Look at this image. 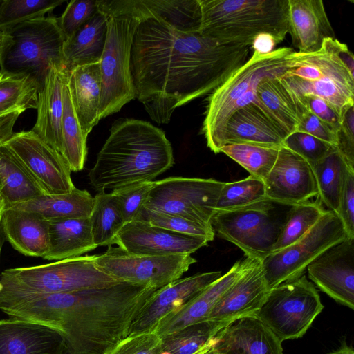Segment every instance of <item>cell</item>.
Listing matches in <instances>:
<instances>
[{
  "instance_id": "f5cc1de1",
  "label": "cell",
  "mask_w": 354,
  "mask_h": 354,
  "mask_svg": "<svg viewBox=\"0 0 354 354\" xmlns=\"http://www.w3.org/2000/svg\"><path fill=\"white\" fill-rule=\"evenodd\" d=\"M327 354H354V351L352 346H348L346 341L343 340L339 348Z\"/></svg>"
},
{
  "instance_id": "f6af8a7d",
  "label": "cell",
  "mask_w": 354,
  "mask_h": 354,
  "mask_svg": "<svg viewBox=\"0 0 354 354\" xmlns=\"http://www.w3.org/2000/svg\"><path fill=\"white\" fill-rule=\"evenodd\" d=\"M98 10V0H72L60 17L59 26L66 39L86 24Z\"/></svg>"
},
{
  "instance_id": "6f0895ef",
  "label": "cell",
  "mask_w": 354,
  "mask_h": 354,
  "mask_svg": "<svg viewBox=\"0 0 354 354\" xmlns=\"http://www.w3.org/2000/svg\"><path fill=\"white\" fill-rule=\"evenodd\" d=\"M135 354H153V353L151 351L142 350L136 353Z\"/></svg>"
},
{
  "instance_id": "816d5d0a",
  "label": "cell",
  "mask_w": 354,
  "mask_h": 354,
  "mask_svg": "<svg viewBox=\"0 0 354 354\" xmlns=\"http://www.w3.org/2000/svg\"><path fill=\"white\" fill-rule=\"evenodd\" d=\"M277 44L278 43L272 35L261 34L254 38L251 47L253 51L260 54H268L273 51Z\"/></svg>"
},
{
  "instance_id": "e575fe53",
  "label": "cell",
  "mask_w": 354,
  "mask_h": 354,
  "mask_svg": "<svg viewBox=\"0 0 354 354\" xmlns=\"http://www.w3.org/2000/svg\"><path fill=\"white\" fill-rule=\"evenodd\" d=\"M315 178L319 202L337 214L346 172L348 169L337 151L310 165Z\"/></svg>"
},
{
  "instance_id": "8992f818",
  "label": "cell",
  "mask_w": 354,
  "mask_h": 354,
  "mask_svg": "<svg viewBox=\"0 0 354 354\" xmlns=\"http://www.w3.org/2000/svg\"><path fill=\"white\" fill-rule=\"evenodd\" d=\"M344 46L328 39L316 53L297 52L292 68L279 78L296 97L315 95L326 101L341 120L354 106V71L342 57Z\"/></svg>"
},
{
  "instance_id": "e0dca14e",
  "label": "cell",
  "mask_w": 354,
  "mask_h": 354,
  "mask_svg": "<svg viewBox=\"0 0 354 354\" xmlns=\"http://www.w3.org/2000/svg\"><path fill=\"white\" fill-rule=\"evenodd\" d=\"M266 197L275 202L294 205L317 196L318 189L310 165L283 146L263 180Z\"/></svg>"
},
{
  "instance_id": "1f68e13d",
  "label": "cell",
  "mask_w": 354,
  "mask_h": 354,
  "mask_svg": "<svg viewBox=\"0 0 354 354\" xmlns=\"http://www.w3.org/2000/svg\"><path fill=\"white\" fill-rule=\"evenodd\" d=\"M0 180L5 209L45 194L12 150L0 145Z\"/></svg>"
},
{
  "instance_id": "30bf717a",
  "label": "cell",
  "mask_w": 354,
  "mask_h": 354,
  "mask_svg": "<svg viewBox=\"0 0 354 354\" xmlns=\"http://www.w3.org/2000/svg\"><path fill=\"white\" fill-rule=\"evenodd\" d=\"M323 308L318 291L303 274L270 289L256 317L282 343L303 337Z\"/></svg>"
},
{
  "instance_id": "ba28073f",
  "label": "cell",
  "mask_w": 354,
  "mask_h": 354,
  "mask_svg": "<svg viewBox=\"0 0 354 354\" xmlns=\"http://www.w3.org/2000/svg\"><path fill=\"white\" fill-rule=\"evenodd\" d=\"M0 73L8 76H26L43 87L51 67L65 69L63 48L66 37L58 18L48 16L18 24L3 32Z\"/></svg>"
},
{
  "instance_id": "bcb514c9",
  "label": "cell",
  "mask_w": 354,
  "mask_h": 354,
  "mask_svg": "<svg viewBox=\"0 0 354 354\" xmlns=\"http://www.w3.org/2000/svg\"><path fill=\"white\" fill-rule=\"evenodd\" d=\"M336 149L348 169L354 171V106L342 118Z\"/></svg>"
},
{
  "instance_id": "6125c7cd",
  "label": "cell",
  "mask_w": 354,
  "mask_h": 354,
  "mask_svg": "<svg viewBox=\"0 0 354 354\" xmlns=\"http://www.w3.org/2000/svg\"><path fill=\"white\" fill-rule=\"evenodd\" d=\"M2 1H3V0H0V6H1Z\"/></svg>"
},
{
  "instance_id": "4fadbf2b",
  "label": "cell",
  "mask_w": 354,
  "mask_h": 354,
  "mask_svg": "<svg viewBox=\"0 0 354 354\" xmlns=\"http://www.w3.org/2000/svg\"><path fill=\"white\" fill-rule=\"evenodd\" d=\"M196 261L190 254L137 255L112 245L95 254L97 266L115 279L158 289L178 279Z\"/></svg>"
},
{
  "instance_id": "f907efd6",
  "label": "cell",
  "mask_w": 354,
  "mask_h": 354,
  "mask_svg": "<svg viewBox=\"0 0 354 354\" xmlns=\"http://www.w3.org/2000/svg\"><path fill=\"white\" fill-rule=\"evenodd\" d=\"M21 113L13 112L0 117V145L12 136L14 126Z\"/></svg>"
},
{
  "instance_id": "7bdbcfd3",
  "label": "cell",
  "mask_w": 354,
  "mask_h": 354,
  "mask_svg": "<svg viewBox=\"0 0 354 354\" xmlns=\"http://www.w3.org/2000/svg\"><path fill=\"white\" fill-rule=\"evenodd\" d=\"M153 185L154 181H143L112 190L125 224L136 220Z\"/></svg>"
},
{
  "instance_id": "7dc6e473",
  "label": "cell",
  "mask_w": 354,
  "mask_h": 354,
  "mask_svg": "<svg viewBox=\"0 0 354 354\" xmlns=\"http://www.w3.org/2000/svg\"><path fill=\"white\" fill-rule=\"evenodd\" d=\"M347 236L354 238V171L347 169L342 188L338 212Z\"/></svg>"
},
{
  "instance_id": "94428289",
  "label": "cell",
  "mask_w": 354,
  "mask_h": 354,
  "mask_svg": "<svg viewBox=\"0 0 354 354\" xmlns=\"http://www.w3.org/2000/svg\"><path fill=\"white\" fill-rule=\"evenodd\" d=\"M1 187H2V185H1V181L0 180V192H1Z\"/></svg>"
},
{
  "instance_id": "d590c367",
  "label": "cell",
  "mask_w": 354,
  "mask_h": 354,
  "mask_svg": "<svg viewBox=\"0 0 354 354\" xmlns=\"http://www.w3.org/2000/svg\"><path fill=\"white\" fill-rule=\"evenodd\" d=\"M89 219L93 242L97 247L113 245L115 236L125 225L111 192H100L93 197Z\"/></svg>"
},
{
  "instance_id": "9c48e42d",
  "label": "cell",
  "mask_w": 354,
  "mask_h": 354,
  "mask_svg": "<svg viewBox=\"0 0 354 354\" xmlns=\"http://www.w3.org/2000/svg\"><path fill=\"white\" fill-rule=\"evenodd\" d=\"M292 206L266 198L216 211L210 225L215 235L234 244L246 257L263 260L272 252Z\"/></svg>"
},
{
  "instance_id": "681fc988",
  "label": "cell",
  "mask_w": 354,
  "mask_h": 354,
  "mask_svg": "<svg viewBox=\"0 0 354 354\" xmlns=\"http://www.w3.org/2000/svg\"><path fill=\"white\" fill-rule=\"evenodd\" d=\"M297 98L304 103L312 113L338 133L342 120L326 101L315 95Z\"/></svg>"
},
{
  "instance_id": "52a82bcc",
  "label": "cell",
  "mask_w": 354,
  "mask_h": 354,
  "mask_svg": "<svg viewBox=\"0 0 354 354\" xmlns=\"http://www.w3.org/2000/svg\"><path fill=\"white\" fill-rule=\"evenodd\" d=\"M296 53L290 47L279 48L268 54L253 51L241 67L211 93L202 127L211 151L220 153L227 122L244 96L264 79L283 77L292 68Z\"/></svg>"
},
{
  "instance_id": "91938a15",
  "label": "cell",
  "mask_w": 354,
  "mask_h": 354,
  "mask_svg": "<svg viewBox=\"0 0 354 354\" xmlns=\"http://www.w3.org/2000/svg\"><path fill=\"white\" fill-rule=\"evenodd\" d=\"M161 354H171V353L168 351H165V352L162 353Z\"/></svg>"
},
{
  "instance_id": "5bb4252c",
  "label": "cell",
  "mask_w": 354,
  "mask_h": 354,
  "mask_svg": "<svg viewBox=\"0 0 354 354\" xmlns=\"http://www.w3.org/2000/svg\"><path fill=\"white\" fill-rule=\"evenodd\" d=\"M4 144L16 155L45 194H62L75 189L71 169L60 153L30 131L13 133Z\"/></svg>"
},
{
  "instance_id": "680465c9",
  "label": "cell",
  "mask_w": 354,
  "mask_h": 354,
  "mask_svg": "<svg viewBox=\"0 0 354 354\" xmlns=\"http://www.w3.org/2000/svg\"><path fill=\"white\" fill-rule=\"evenodd\" d=\"M206 354H216V353L213 352V351H209Z\"/></svg>"
},
{
  "instance_id": "60d3db41",
  "label": "cell",
  "mask_w": 354,
  "mask_h": 354,
  "mask_svg": "<svg viewBox=\"0 0 354 354\" xmlns=\"http://www.w3.org/2000/svg\"><path fill=\"white\" fill-rule=\"evenodd\" d=\"M266 198H268L263 180L250 175L238 181L224 183L215 212L239 208Z\"/></svg>"
},
{
  "instance_id": "f546056e",
  "label": "cell",
  "mask_w": 354,
  "mask_h": 354,
  "mask_svg": "<svg viewBox=\"0 0 354 354\" xmlns=\"http://www.w3.org/2000/svg\"><path fill=\"white\" fill-rule=\"evenodd\" d=\"M93 203V197L88 192L75 187L68 193L44 194L8 208L34 212L52 221L89 218Z\"/></svg>"
},
{
  "instance_id": "4dcf8cb0",
  "label": "cell",
  "mask_w": 354,
  "mask_h": 354,
  "mask_svg": "<svg viewBox=\"0 0 354 354\" xmlns=\"http://www.w3.org/2000/svg\"><path fill=\"white\" fill-rule=\"evenodd\" d=\"M246 257L236 261L224 274L215 280L186 306L169 324L170 330H176L204 321L225 292L252 265L254 260Z\"/></svg>"
},
{
  "instance_id": "c3c4849f",
  "label": "cell",
  "mask_w": 354,
  "mask_h": 354,
  "mask_svg": "<svg viewBox=\"0 0 354 354\" xmlns=\"http://www.w3.org/2000/svg\"><path fill=\"white\" fill-rule=\"evenodd\" d=\"M296 132L310 135L336 148L338 133L312 113L308 108L301 114V122Z\"/></svg>"
},
{
  "instance_id": "d6a6232c",
  "label": "cell",
  "mask_w": 354,
  "mask_h": 354,
  "mask_svg": "<svg viewBox=\"0 0 354 354\" xmlns=\"http://www.w3.org/2000/svg\"><path fill=\"white\" fill-rule=\"evenodd\" d=\"M142 18L158 17L178 30L200 31L199 0H130Z\"/></svg>"
},
{
  "instance_id": "5b68a950",
  "label": "cell",
  "mask_w": 354,
  "mask_h": 354,
  "mask_svg": "<svg viewBox=\"0 0 354 354\" xmlns=\"http://www.w3.org/2000/svg\"><path fill=\"white\" fill-rule=\"evenodd\" d=\"M119 282L100 270L95 254L9 268L0 275V304L35 295L106 288Z\"/></svg>"
},
{
  "instance_id": "f1b7e54d",
  "label": "cell",
  "mask_w": 354,
  "mask_h": 354,
  "mask_svg": "<svg viewBox=\"0 0 354 354\" xmlns=\"http://www.w3.org/2000/svg\"><path fill=\"white\" fill-rule=\"evenodd\" d=\"M50 247L43 259L59 261L95 249L89 218L49 221Z\"/></svg>"
},
{
  "instance_id": "cb8c5ba5",
  "label": "cell",
  "mask_w": 354,
  "mask_h": 354,
  "mask_svg": "<svg viewBox=\"0 0 354 354\" xmlns=\"http://www.w3.org/2000/svg\"><path fill=\"white\" fill-rule=\"evenodd\" d=\"M67 74L65 69L51 67L49 70L38 92L37 120L31 129L59 153L62 151V88Z\"/></svg>"
},
{
  "instance_id": "9a60e30c",
  "label": "cell",
  "mask_w": 354,
  "mask_h": 354,
  "mask_svg": "<svg viewBox=\"0 0 354 354\" xmlns=\"http://www.w3.org/2000/svg\"><path fill=\"white\" fill-rule=\"evenodd\" d=\"M309 279L337 303L354 309V238L334 245L306 268Z\"/></svg>"
},
{
  "instance_id": "4316f807",
  "label": "cell",
  "mask_w": 354,
  "mask_h": 354,
  "mask_svg": "<svg viewBox=\"0 0 354 354\" xmlns=\"http://www.w3.org/2000/svg\"><path fill=\"white\" fill-rule=\"evenodd\" d=\"M108 17L100 10L66 39L63 56L65 70L100 61L106 38Z\"/></svg>"
},
{
  "instance_id": "db71d44e",
  "label": "cell",
  "mask_w": 354,
  "mask_h": 354,
  "mask_svg": "<svg viewBox=\"0 0 354 354\" xmlns=\"http://www.w3.org/2000/svg\"><path fill=\"white\" fill-rule=\"evenodd\" d=\"M7 40V35L6 34L3 33V32L0 31V61H1V56L2 53L3 48L5 46V44Z\"/></svg>"
},
{
  "instance_id": "ffe728a7",
  "label": "cell",
  "mask_w": 354,
  "mask_h": 354,
  "mask_svg": "<svg viewBox=\"0 0 354 354\" xmlns=\"http://www.w3.org/2000/svg\"><path fill=\"white\" fill-rule=\"evenodd\" d=\"M288 33L301 54L316 53L324 40L336 39L321 0H288Z\"/></svg>"
},
{
  "instance_id": "7a4b0ae2",
  "label": "cell",
  "mask_w": 354,
  "mask_h": 354,
  "mask_svg": "<svg viewBox=\"0 0 354 354\" xmlns=\"http://www.w3.org/2000/svg\"><path fill=\"white\" fill-rule=\"evenodd\" d=\"M174 163L165 132L133 118L114 122L88 176L98 192L143 181H153Z\"/></svg>"
},
{
  "instance_id": "d6986e66",
  "label": "cell",
  "mask_w": 354,
  "mask_h": 354,
  "mask_svg": "<svg viewBox=\"0 0 354 354\" xmlns=\"http://www.w3.org/2000/svg\"><path fill=\"white\" fill-rule=\"evenodd\" d=\"M59 330L14 317L0 319V354H62L66 347Z\"/></svg>"
},
{
  "instance_id": "7c38bea8",
  "label": "cell",
  "mask_w": 354,
  "mask_h": 354,
  "mask_svg": "<svg viewBox=\"0 0 354 354\" xmlns=\"http://www.w3.org/2000/svg\"><path fill=\"white\" fill-rule=\"evenodd\" d=\"M223 184L213 178L169 177L156 180L144 207L211 225Z\"/></svg>"
},
{
  "instance_id": "ac0fdd59",
  "label": "cell",
  "mask_w": 354,
  "mask_h": 354,
  "mask_svg": "<svg viewBox=\"0 0 354 354\" xmlns=\"http://www.w3.org/2000/svg\"><path fill=\"white\" fill-rule=\"evenodd\" d=\"M269 291L261 260L254 259L220 298L204 321L223 329L239 319L256 317Z\"/></svg>"
},
{
  "instance_id": "6da1fadb",
  "label": "cell",
  "mask_w": 354,
  "mask_h": 354,
  "mask_svg": "<svg viewBox=\"0 0 354 354\" xmlns=\"http://www.w3.org/2000/svg\"><path fill=\"white\" fill-rule=\"evenodd\" d=\"M249 46L178 30L158 17L141 20L131 53L135 98L158 124L178 107L212 93L249 59Z\"/></svg>"
},
{
  "instance_id": "ee69618b",
  "label": "cell",
  "mask_w": 354,
  "mask_h": 354,
  "mask_svg": "<svg viewBox=\"0 0 354 354\" xmlns=\"http://www.w3.org/2000/svg\"><path fill=\"white\" fill-rule=\"evenodd\" d=\"M283 146L302 157L310 165L337 151L333 145L300 132H295L288 136L284 140Z\"/></svg>"
},
{
  "instance_id": "74e56055",
  "label": "cell",
  "mask_w": 354,
  "mask_h": 354,
  "mask_svg": "<svg viewBox=\"0 0 354 354\" xmlns=\"http://www.w3.org/2000/svg\"><path fill=\"white\" fill-rule=\"evenodd\" d=\"M319 201H306L291 207L272 253L299 240L325 212Z\"/></svg>"
},
{
  "instance_id": "8d00e7d4",
  "label": "cell",
  "mask_w": 354,
  "mask_h": 354,
  "mask_svg": "<svg viewBox=\"0 0 354 354\" xmlns=\"http://www.w3.org/2000/svg\"><path fill=\"white\" fill-rule=\"evenodd\" d=\"M39 86L26 76H8L0 73V117L13 112L37 109Z\"/></svg>"
},
{
  "instance_id": "836d02e7",
  "label": "cell",
  "mask_w": 354,
  "mask_h": 354,
  "mask_svg": "<svg viewBox=\"0 0 354 354\" xmlns=\"http://www.w3.org/2000/svg\"><path fill=\"white\" fill-rule=\"evenodd\" d=\"M67 77L62 88L63 113L61 124V155L71 171L84 168L86 155V138L84 136L73 109L67 85Z\"/></svg>"
},
{
  "instance_id": "b9f144b4",
  "label": "cell",
  "mask_w": 354,
  "mask_h": 354,
  "mask_svg": "<svg viewBox=\"0 0 354 354\" xmlns=\"http://www.w3.org/2000/svg\"><path fill=\"white\" fill-rule=\"evenodd\" d=\"M135 221H142L173 232L214 240L215 234L211 225L194 222L185 218L148 209L143 207Z\"/></svg>"
},
{
  "instance_id": "3957f363",
  "label": "cell",
  "mask_w": 354,
  "mask_h": 354,
  "mask_svg": "<svg viewBox=\"0 0 354 354\" xmlns=\"http://www.w3.org/2000/svg\"><path fill=\"white\" fill-rule=\"evenodd\" d=\"M200 32L222 44L251 47L261 34L279 44L288 33V0H199Z\"/></svg>"
},
{
  "instance_id": "ab89813d",
  "label": "cell",
  "mask_w": 354,
  "mask_h": 354,
  "mask_svg": "<svg viewBox=\"0 0 354 354\" xmlns=\"http://www.w3.org/2000/svg\"><path fill=\"white\" fill-rule=\"evenodd\" d=\"M64 2V0H3L0 6V31L6 32L18 24L44 17Z\"/></svg>"
},
{
  "instance_id": "f35d334b",
  "label": "cell",
  "mask_w": 354,
  "mask_h": 354,
  "mask_svg": "<svg viewBox=\"0 0 354 354\" xmlns=\"http://www.w3.org/2000/svg\"><path fill=\"white\" fill-rule=\"evenodd\" d=\"M280 148L266 147L247 144L225 145L220 149L252 176L264 180L272 169Z\"/></svg>"
},
{
  "instance_id": "277c9868",
  "label": "cell",
  "mask_w": 354,
  "mask_h": 354,
  "mask_svg": "<svg viewBox=\"0 0 354 354\" xmlns=\"http://www.w3.org/2000/svg\"><path fill=\"white\" fill-rule=\"evenodd\" d=\"M108 17V30L100 61L101 95L99 119L121 110L135 98L131 53L136 30L142 20L130 0H98Z\"/></svg>"
},
{
  "instance_id": "484cf974",
  "label": "cell",
  "mask_w": 354,
  "mask_h": 354,
  "mask_svg": "<svg viewBox=\"0 0 354 354\" xmlns=\"http://www.w3.org/2000/svg\"><path fill=\"white\" fill-rule=\"evenodd\" d=\"M255 104L286 135L295 133L301 122L299 100L279 77L262 80L257 86Z\"/></svg>"
},
{
  "instance_id": "83f0119b",
  "label": "cell",
  "mask_w": 354,
  "mask_h": 354,
  "mask_svg": "<svg viewBox=\"0 0 354 354\" xmlns=\"http://www.w3.org/2000/svg\"><path fill=\"white\" fill-rule=\"evenodd\" d=\"M221 275V271L196 274L175 280L160 288L140 319L139 326H149L171 310L182 305L186 306Z\"/></svg>"
},
{
  "instance_id": "7402d4cb",
  "label": "cell",
  "mask_w": 354,
  "mask_h": 354,
  "mask_svg": "<svg viewBox=\"0 0 354 354\" xmlns=\"http://www.w3.org/2000/svg\"><path fill=\"white\" fill-rule=\"evenodd\" d=\"M286 138L284 133L252 102L239 108L230 116L225 127L223 147L247 144L281 148Z\"/></svg>"
},
{
  "instance_id": "9f6ffc18",
  "label": "cell",
  "mask_w": 354,
  "mask_h": 354,
  "mask_svg": "<svg viewBox=\"0 0 354 354\" xmlns=\"http://www.w3.org/2000/svg\"><path fill=\"white\" fill-rule=\"evenodd\" d=\"M4 209H5V204H4L2 197L0 195V221H1V216H2Z\"/></svg>"
},
{
  "instance_id": "11a10c76",
  "label": "cell",
  "mask_w": 354,
  "mask_h": 354,
  "mask_svg": "<svg viewBox=\"0 0 354 354\" xmlns=\"http://www.w3.org/2000/svg\"><path fill=\"white\" fill-rule=\"evenodd\" d=\"M5 239H6L5 236L3 234V230L1 229V226L0 225V254H1V248L3 245Z\"/></svg>"
},
{
  "instance_id": "2e32d148",
  "label": "cell",
  "mask_w": 354,
  "mask_h": 354,
  "mask_svg": "<svg viewBox=\"0 0 354 354\" xmlns=\"http://www.w3.org/2000/svg\"><path fill=\"white\" fill-rule=\"evenodd\" d=\"M208 242L203 237L173 232L142 221H133L123 226L113 245L129 254L155 256L191 254Z\"/></svg>"
},
{
  "instance_id": "603a6c76",
  "label": "cell",
  "mask_w": 354,
  "mask_h": 354,
  "mask_svg": "<svg viewBox=\"0 0 354 354\" xmlns=\"http://www.w3.org/2000/svg\"><path fill=\"white\" fill-rule=\"evenodd\" d=\"M0 225L5 238L16 250L44 257L50 247L49 221L31 212L4 209Z\"/></svg>"
},
{
  "instance_id": "44dd1931",
  "label": "cell",
  "mask_w": 354,
  "mask_h": 354,
  "mask_svg": "<svg viewBox=\"0 0 354 354\" xmlns=\"http://www.w3.org/2000/svg\"><path fill=\"white\" fill-rule=\"evenodd\" d=\"M216 354H283L282 343L256 317L235 320L215 336Z\"/></svg>"
},
{
  "instance_id": "d4e9b609",
  "label": "cell",
  "mask_w": 354,
  "mask_h": 354,
  "mask_svg": "<svg viewBox=\"0 0 354 354\" xmlns=\"http://www.w3.org/2000/svg\"><path fill=\"white\" fill-rule=\"evenodd\" d=\"M100 62L79 66L68 72L67 85L71 102L84 136L87 138L100 121L101 95Z\"/></svg>"
},
{
  "instance_id": "8fae6325",
  "label": "cell",
  "mask_w": 354,
  "mask_h": 354,
  "mask_svg": "<svg viewBox=\"0 0 354 354\" xmlns=\"http://www.w3.org/2000/svg\"><path fill=\"white\" fill-rule=\"evenodd\" d=\"M338 215L326 210L319 221L299 240L261 260L269 290L304 274L319 255L347 237Z\"/></svg>"
}]
</instances>
